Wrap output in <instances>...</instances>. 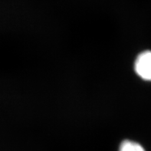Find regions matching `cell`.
<instances>
[{
    "label": "cell",
    "mask_w": 151,
    "mask_h": 151,
    "mask_svg": "<svg viewBox=\"0 0 151 151\" xmlns=\"http://www.w3.org/2000/svg\"><path fill=\"white\" fill-rule=\"evenodd\" d=\"M119 151H145V150L138 143L131 140H124L121 143Z\"/></svg>",
    "instance_id": "7a4b0ae2"
},
{
    "label": "cell",
    "mask_w": 151,
    "mask_h": 151,
    "mask_svg": "<svg viewBox=\"0 0 151 151\" xmlns=\"http://www.w3.org/2000/svg\"><path fill=\"white\" fill-rule=\"evenodd\" d=\"M135 71L142 79L151 81V52H142L135 61Z\"/></svg>",
    "instance_id": "6da1fadb"
}]
</instances>
